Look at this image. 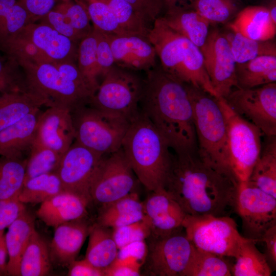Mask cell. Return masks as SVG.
<instances>
[{
    "label": "cell",
    "instance_id": "cell-29",
    "mask_svg": "<svg viewBox=\"0 0 276 276\" xmlns=\"http://www.w3.org/2000/svg\"><path fill=\"white\" fill-rule=\"evenodd\" d=\"M238 88H250L276 81V56H261L236 63Z\"/></svg>",
    "mask_w": 276,
    "mask_h": 276
},
{
    "label": "cell",
    "instance_id": "cell-53",
    "mask_svg": "<svg viewBox=\"0 0 276 276\" xmlns=\"http://www.w3.org/2000/svg\"><path fill=\"white\" fill-rule=\"evenodd\" d=\"M68 0H16L27 11L31 23L38 21L57 5Z\"/></svg>",
    "mask_w": 276,
    "mask_h": 276
},
{
    "label": "cell",
    "instance_id": "cell-11",
    "mask_svg": "<svg viewBox=\"0 0 276 276\" xmlns=\"http://www.w3.org/2000/svg\"><path fill=\"white\" fill-rule=\"evenodd\" d=\"M134 174L121 148L103 157L90 181V201L103 206L134 192Z\"/></svg>",
    "mask_w": 276,
    "mask_h": 276
},
{
    "label": "cell",
    "instance_id": "cell-14",
    "mask_svg": "<svg viewBox=\"0 0 276 276\" xmlns=\"http://www.w3.org/2000/svg\"><path fill=\"white\" fill-rule=\"evenodd\" d=\"M200 49L205 70L217 98H225L233 89L238 88L236 62L226 35L217 30L211 31Z\"/></svg>",
    "mask_w": 276,
    "mask_h": 276
},
{
    "label": "cell",
    "instance_id": "cell-21",
    "mask_svg": "<svg viewBox=\"0 0 276 276\" xmlns=\"http://www.w3.org/2000/svg\"><path fill=\"white\" fill-rule=\"evenodd\" d=\"M90 202L84 197L64 191L42 202L36 215L47 225L55 228L66 222L82 219L87 214Z\"/></svg>",
    "mask_w": 276,
    "mask_h": 276
},
{
    "label": "cell",
    "instance_id": "cell-54",
    "mask_svg": "<svg viewBox=\"0 0 276 276\" xmlns=\"http://www.w3.org/2000/svg\"><path fill=\"white\" fill-rule=\"evenodd\" d=\"M144 216V211H140L108 217H98L97 224L113 228L139 221L143 219Z\"/></svg>",
    "mask_w": 276,
    "mask_h": 276
},
{
    "label": "cell",
    "instance_id": "cell-10",
    "mask_svg": "<svg viewBox=\"0 0 276 276\" xmlns=\"http://www.w3.org/2000/svg\"><path fill=\"white\" fill-rule=\"evenodd\" d=\"M217 100L226 124L230 171L239 182L247 181L261 152L263 133L235 112L224 98Z\"/></svg>",
    "mask_w": 276,
    "mask_h": 276
},
{
    "label": "cell",
    "instance_id": "cell-55",
    "mask_svg": "<svg viewBox=\"0 0 276 276\" xmlns=\"http://www.w3.org/2000/svg\"><path fill=\"white\" fill-rule=\"evenodd\" d=\"M69 276H105L103 270L95 267L85 258L73 261L68 265Z\"/></svg>",
    "mask_w": 276,
    "mask_h": 276
},
{
    "label": "cell",
    "instance_id": "cell-17",
    "mask_svg": "<svg viewBox=\"0 0 276 276\" xmlns=\"http://www.w3.org/2000/svg\"><path fill=\"white\" fill-rule=\"evenodd\" d=\"M107 34L116 65L132 71L145 72L157 65L156 53L148 37Z\"/></svg>",
    "mask_w": 276,
    "mask_h": 276
},
{
    "label": "cell",
    "instance_id": "cell-38",
    "mask_svg": "<svg viewBox=\"0 0 276 276\" xmlns=\"http://www.w3.org/2000/svg\"><path fill=\"white\" fill-rule=\"evenodd\" d=\"M31 23L26 9L16 0H0V43Z\"/></svg>",
    "mask_w": 276,
    "mask_h": 276
},
{
    "label": "cell",
    "instance_id": "cell-1",
    "mask_svg": "<svg viewBox=\"0 0 276 276\" xmlns=\"http://www.w3.org/2000/svg\"><path fill=\"white\" fill-rule=\"evenodd\" d=\"M239 181L205 162L197 149L172 153L164 188L186 214L229 216Z\"/></svg>",
    "mask_w": 276,
    "mask_h": 276
},
{
    "label": "cell",
    "instance_id": "cell-39",
    "mask_svg": "<svg viewBox=\"0 0 276 276\" xmlns=\"http://www.w3.org/2000/svg\"><path fill=\"white\" fill-rule=\"evenodd\" d=\"M0 52L14 59L32 63H52V61L21 30L15 36L0 43Z\"/></svg>",
    "mask_w": 276,
    "mask_h": 276
},
{
    "label": "cell",
    "instance_id": "cell-32",
    "mask_svg": "<svg viewBox=\"0 0 276 276\" xmlns=\"http://www.w3.org/2000/svg\"><path fill=\"white\" fill-rule=\"evenodd\" d=\"M225 257L193 245L190 260L181 276H231L233 265Z\"/></svg>",
    "mask_w": 276,
    "mask_h": 276
},
{
    "label": "cell",
    "instance_id": "cell-51",
    "mask_svg": "<svg viewBox=\"0 0 276 276\" xmlns=\"http://www.w3.org/2000/svg\"><path fill=\"white\" fill-rule=\"evenodd\" d=\"M26 211L25 204L15 196L0 200V231H4Z\"/></svg>",
    "mask_w": 276,
    "mask_h": 276
},
{
    "label": "cell",
    "instance_id": "cell-34",
    "mask_svg": "<svg viewBox=\"0 0 276 276\" xmlns=\"http://www.w3.org/2000/svg\"><path fill=\"white\" fill-rule=\"evenodd\" d=\"M257 242L247 239L242 244L233 265L234 276H270L272 270L264 255L256 247Z\"/></svg>",
    "mask_w": 276,
    "mask_h": 276
},
{
    "label": "cell",
    "instance_id": "cell-19",
    "mask_svg": "<svg viewBox=\"0 0 276 276\" xmlns=\"http://www.w3.org/2000/svg\"><path fill=\"white\" fill-rule=\"evenodd\" d=\"M35 139L63 154L75 141L71 111L60 106H48L39 117Z\"/></svg>",
    "mask_w": 276,
    "mask_h": 276
},
{
    "label": "cell",
    "instance_id": "cell-27",
    "mask_svg": "<svg viewBox=\"0 0 276 276\" xmlns=\"http://www.w3.org/2000/svg\"><path fill=\"white\" fill-rule=\"evenodd\" d=\"M5 241L8 256V275L20 276L19 267L29 239L36 230L34 217L25 211L8 227Z\"/></svg>",
    "mask_w": 276,
    "mask_h": 276
},
{
    "label": "cell",
    "instance_id": "cell-48",
    "mask_svg": "<svg viewBox=\"0 0 276 276\" xmlns=\"http://www.w3.org/2000/svg\"><path fill=\"white\" fill-rule=\"evenodd\" d=\"M37 22L49 25L78 45L83 39L72 27L64 14L56 6Z\"/></svg>",
    "mask_w": 276,
    "mask_h": 276
},
{
    "label": "cell",
    "instance_id": "cell-9",
    "mask_svg": "<svg viewBox=\"0 0 276 276\" xmlns=\"http://www.w3.org/2000/svg\"><path fill=\"white\" fill-rule=\"evenodd\" d=\"M116 65L103 77L88 105L131 122L140 112L144 80Z\"/></svg>",
    "mask_w": 276,
    "mask_h": 276
},
{
    "label": "cell",
    "instance_id": "cell-20",
    "mask_svg": "<svg viewBox=\"0 0 276 276\" xmlns=\"http://www.w3.org/2000/svg\"><path fill=\"white\" fill-rule=\"evenodd\" d=\"M21 32L52 63L70 61L77 63L78 45L49 25L40 22L30 23Z\"/></svg>",
    "mask_w": 276,
    "mask_h": 276
},
{
    "label": "cell",
    "instance_id": "cell-33",
    "mask_svg": "<svg viewBox=\"0 0 276 276\" xmlns=\"http://www.w3.org/2000/svg\"><path fill=\"white\" fill-rule=\"evenodd\" d=\"M64 191L57 173L50 172L38 175L24 182L18 198L24 204L41 203Z\"/></svg>",
    "mask_w": 276,
    "mask_h": 276
},
{
    "label": "cell",
    "instance_id": "cell-25",
    "mask_svg": "<svg viewBox=\"0 0 276 276\" xmlns=\"http://www.w3.org/2000/svg\"><path fill=\"white\" fill-rule=\"evenodd\" d=\"M167 25L187 38L200 49L209 33V22L192 8L176 7L167 10L161 16Z\"/></svg>",
    "mask_w": 276,
    "mask_h": 276
},
{
    "label": "cell",
    "instance_id": "cell-7",
    "mask_svg": "<svg viewBox=\"0 0 276 276\" xmlns=\"http://www.w3.org/2000/svg\"><path fill=\"white\" fill-rule=\"evenodd\" d=\"M71 113L74 141L102 155L121 148L131 122L88 105L78 107Z\"/></svg>",
    "mask_w": 276,
    "mask_h": 276
},
{
    "label": "cell",
    "instance_id": "cell-5",
    "mask_svg": "<svg viewBox=\"0 0 276 276\" xmlns=\"http://www.w3.org/2000/svg\"><path fill=\"white\" fill-rule=\"evenodd\" d=\"M187 85L199 156L212 167L234 177L229 167L225 122L217 98L200 88Z\"/></svg>",
    "mask_w": 276,
    "mask_h": 276
},
{
    "label": "cell",
    "instance_id": "cell-15",
    "mask_svg": "<svg viewBox=\"0 0 276 276\" xmlns=\"http://www.w3.org/2000/svg\"><path fill=\"white\" fill-rule=\"evenodd\" d=\"M103 157L74 141L63 154L55 172L64 190L84 197L91 201L89 194L90 181Z\"/></svg>",
    "mask_w": 276,
    "mask_h": 276
},
{
    "label": "cell",
    "instance_id": "cell-6",
    "mask_svg": "<svg viewBox=\"0 0 276 276\" xmlns=\"http://www.w3.org/2000/svg\"><path fill=\"white\" fill-rule=\"evenodd\" d=\"M25 74L30 91L48 102V106H58L73 110L88 105L97 90L72 81L60 74L52 63H18Z\"/></svg>",
    "mask_w": 276,
    "mask_h": 276
},
{
    "label": "cell",
    "instance_id": "cell-44",
    "mask_svg": "<svg viewBox=\"0 0 276 276\" xmlns=\"http://www.w3.org/2000/svg\"><path fill=\"white\" fill-rule=\"evenodd\" d=\"M13 91L30 90L19 64L0 52V93Z\"/></svg>",
    "mask_w": 276,
    "mask_h": 276
},
{
    "label": "cell",
    "instance_id": "cell-22",
    "mask_svg": "<svg viewBox=\"0 0 276 276\" xmlns=\"http://www.w3.org/2000/svg\"><path fill=\"white\" fill-rule=\"evenodd\" d=\"M91 226L81 220L61 224L56 227L49 245L52 263L68 266L76 260Z\"/></svg>",
    "mask_w": 276,
    "mask_h": 276
},
{
    "label": "cell",
    "instance_id": "cell-57",
    "mask_svg": "<svg viewBox=\"0 0 276 276\" xmlns=\"http://www.w3.org/2000/svg\"><path fill=\"white\" fill-rule=\"evenodd\" d=\"M148 254V248L145 240L130 243L118 250L117 257L123 259L133 258L143 263Z\"/></svg>",
    "mask_w": 276,
    "mask_h": 276
},
{
    "label": "cell",
    "instance_id": "cell-49",
    "mask_svg": "<svg viewBox=\"0 0 276 276\" xmlns=\"http://www.w3.org/2000/svg\"><path fill=\"white\" fill-rule=\"evenodd\" d=\"M140 211H143V202H141L137 194L133 192L101 206L98 217H108Z\"/></svg>",
    "mask_w": 276,
    "mask_h": 276
},
{
    "label": "cell",
    "instance_id": "cell-30",
    "mask_svg": "<svg viewBox=\"0 0 276 276\" xmlns=\"http://www.w3.org/2000/svg\"><path fill=\"white\" fill-rule=\"evenodd\" d=\"M85 259L104 270L117 257L118 248L108 227L96 224L91 226Z\"/></svg>",
    "mask_w": 276,
    "mask_h": 276
},
{
    "label": "cell",
    "instance_id": "cell-18",
    "mask_svg": "<svg viewBox=\"0 0 276 276\" xmlns=\"http://www.w3.org/2000/svg\"><path fill=\"white\" fill-rule=\"evenodd\" d=\"M143 205L152 237L167 236L183 228L182 223L186 214L165 188L151 192Z\"/></svg>",
    "mask_w": 276,
    "mask_h": 276
},
{
    "label": "cell",
    "instance_id": "cell-12",
    "mask_svg": "<svg viewBox=\"0 0 276 276\" xmlns=\"http://www.w3.org/2000/svg\"><path fill=\"white\" fill-rule=\"evenodd\" d=\"M238 115L257 126L266 136H276V83L236 88L224 98Z\"/></svg>",
    "mask_w": 276,
    "mask_h": 276
},
{
    "label": "cell",
    "instance_id": "cell-52",
    "mask_svg": "<svg viewBox=\"0 0 276 276\" xmlns=\"http://www.w3.org/2000/svg\"><path fill=\"white\" fill-rule=\"evenodd\" d=\"M142 264L133 258H116L112 264L104 270L105 276L140 275V267Z\"/></svg>",
    "mask_w": 276,
    "mask_h": 276
},
{
    "label": "cell",
    "instance_id": "cell-8",
    "mask_svg": "<svg viewBox=\"0 0 276 276\" xmlns=\"http://www.w3.org/2000/svg\"><path fill=\"white\" fill-rule=\"evenodd\" d=\"M182 226L194 247L226 257L236 258L247 239L229 216L186 214Z\"/></svg>",
    "mask_w": 276,
    "mask_h": 276
},
{
    "label": "cell",
    "instance_id": "cell-45",
    "mask_svg": "<svg viewBox=\"0 0 276 276\" xmlns=\"http://www.w3.org/2000/svg\"><path fill=\"white\" fill-rule=\"evenodd\" d=\"M151 234V226L147 217L143 219L121 227L113 228V238L118 249L132 242L145 240Z\"/></svg>",
    "mask_w": 276,
    "mask_h": 276
},
{
    "label": "cell",
    "instance_id": "cell-61",
    "mask_svg": "<svg viewBox=\"0 0 276 276\" xmlns=\"http://www.w3.org/2000/svg\"><path fill=\"white\" fill-rule=\"evenodd\" d=\"M76 3H79V0H74Z\"/></svg>",
    "mask_w": 276,
    "mask_h": 276
},
{
    "label": "cell",
    "instance_id": "cell-2",
    "mask_svg": "<svg viewBox=\"0 0 276 276\" xmlns=\"http://www.w3.org/2000/svg\"><path fill=\"white\" fill-rule=\"evenodd\" d=\"M146 73L140 111L174 152L197 150L193 108L187 83L157 65Z\"/></svg>",
    "mask_w": 276,
    "mask_h": 276
},
{
    "label": "cell",
    "instance_id": "cell-59",
    "mask_svg": "<svg viewBox=\"0 0 276 276\" xmlns=\"http://www.w3.org/2000/svg\"><path fill=\"white\" fill-rule=\"evenodd\" d=\"M195 0H164L167 10L176 8H191Z\"/></svg>",
    "mask_w": 276,
    "mask_h": 276
},
{
    "label": "cell",
    "instance_id": "cell-42",
    "mask_svg": "<svg viewBox=\"0 0 276 276\" xmlns=\"http://www.w3.org/2000/svg\"><path fill=\"white\" fill-rule=\"evenodd\" d=\"M86 10L93 26L108 34H127L111 12L106 0H79Z\"/></svg>",
    "mask_w": 276,
    "mask_h": 276
},
{
    "label": "cell",
    "instance_id": "cell-46",
    "mask_svg": "<svg viewBox=\"0 0 276 276\" xmlns=\"http://www.w3.org/2000/svg\"><path fill=\"white\" fill-rule=\"evenodd\" d=\"M56 7L65 15L72 27L84 38L93 29L90 19L84 7L74 0H68Z\"/></svg>",
    "mask_w": 276,
    "mask_h": 276
},
{
    "label": "cell",
    "instance_id": "cell-24",
    "mask_svg": "<svg viewBox=\"0 0 276 276\" xmlns=\"http://www.w3.org/2000/svg\"><path fill=\"white\" fill-rule=\"evenodd\" d=\"M234 32L256 40H268L276 33V24L272 21L267 7L251 6L241 9L229 24Z\"/></svg>",
    "mask_w": 276,
    "mask_h": 276
},
{
    "label": "cell",
    "instance_id": "cell-56",
    "mask_svg": "<svg viewBox=\"0 0 276 276\" xmlns=\"http://www.w3.org/2000/svg\"><path fill=\"white\" fill-rule=\"evenodd\" d=\"M260 241L264 243L265 252L264 255L271 270H275L276 225L270 227L265 231Z\"/></svg>",
    "mask_w": 276,
    "mask_h": 276
},
{
    "label": "cell",
    "instance_id": "cell-47",
    "mask_svg": "<svg viewBox=\"0 0 276 276\" xmlns=\"http://www.w3.org/2000/svg\"><path fill=\"white\" fill-rule=\"evenodd\" d=\"M93 29L97 39V75L103 77L115 65L114 58L107 34Z\"/></svg>",
    "mask_w": 276,
    "mask_h": 276
},
{
    "label": "cell",
    "instance_id": "cell-28",
    "mask_svg": "<svg viewBox=\"0 0 276 276\" xmlns=\"http://www.w3.org/2000/svg\"><path fill=\"white\" fill-rule=\"evenodd\" d=\"M266 137L247 181L276 198V136Z\"/></svg>",
    "mask_w": 276,
    "mask_h": 276
},
{
    "label": "cell",
    "instance_id": "cell-58",
    "mask_svg": "<svg viewBox=\"0 0 276 276\" xmlns=\"http://www.w3.org/2000/svg\"><path fill=\"white\" fill-rule=\"evenodd\" d=\"M7 256L8 252L4 230L0 231V276L8 275L7 270Z\"/></svg>",
    "mask_w": 276,
    "mask_h": 276
},
{
    "label": "cell",
    "instance_id": "cell-35",
    "mask_svg": "<svg viewBox=\"0 0 276 276\" xmlns=\"http://www.w3.org/2000/svg\"><path fill=\"white\" fill-rule=\"evenodd\" d=\"M28 153L24 182L42 174L55 172L63 155L45 146L36 139Z\"/></svg>",
    "mask_w": 276,
    "mask_h": 276
},
{
    "label": "cell",
    "instance_id": "cell-16",
    "mask_svg": "<svg viewBox=\"0 0 276 276\" xmlns=\"http://www.w3.org/2000/svg\"><path fill=\"white\" fill-rule=\"evenodd\" d=\"M192 249L193 245L181 231L153 238L147 254L150 272L155 276H181Z\"/></svg>",
    "mask_w": 276,
    "mask_h": 276
},
{
    "label": "cell",
    "instance_id": "cell-4",
    "mask_svg": "<svg viewBox=\"0 0 276 276\" xmlns=\"http://www.w3.org/2000/svg\"><path fill=\"white\" fill-rule=\"evenodd\" d=\"M148 39L165 72L217 98L205 70L199 48L169 27L161 16L153 24Z\"/></svg>",
    "mask_w": 276,
    "mask_h": 276
},
{
    "label": "cell",
    "instance_id": "cell-40",
    "mask_svg": "<svg viewBox=\"0 0 276 276\" xmlns=\"http://www.w3.org/2000/svg\"><path fill=\"white\" fill-rule=\"evenodd\" d=\"M240 0H195L191 8L210 24H224L241 10Z\"/></svg>",
    "mask_w": 276,
    "mask_h": 276
},
{
    "label": "cell",
    "instance_id": "cell-13",
    "mask_svg": "<svg viewBox=\"0 0 276 276\" xmlns=\"http://www.w3.org/2000/svg\"><path fill=\"white\" fill-rule=\"evenodd\" d=\"M234 211L242 220L244 237L256 242L276 225V198L248 181L239 183Z\"/></svg>",
    "mask_w": 276,
    "mask_h": 276
},
{
    "label": "cell",
    "instance_id": "cell-60",
    "mask_svg": "<svg viewBox=\"0 0 276 276\" xmlns=\"http://www.w3.org/2000/svg\"><path fill=\"white\" fill-rule=\"evenodd\" d=\"M271 19L273 22L276 24V5L275 1H273L269 8H267Z\"/></svg>",
    "mask_w": 276,
    "mask_h": 276
},
{
    "label": "cell",
    "instance_id": "cell-31",
    "mask_svg": "<svg viewBox=\"0 0 276 276\" xmlns=\"http://www.w3.org/2000/svg\"><path fill=\"white\" fill-rule=\"evenodd\" d=\"M49 246L35 230L31 235L22 256L20 276H44L51 268Z\"/></svg>",
    "mask_w": 276,
    "mask_h": 276
},
{
    "label": "cell",
    "instance_id": "cell-26",
    "mask_svg": "<svg viewBox=\"0 0 276 276\" xmlns=\"http://www.w3.org/2000/svg\"><path fill=\"white\" fill-rule=\"evenodd\" d=\"M48 105L45 99L30 91L0 93V131Z\"/></svg>",
    "mask_w": 276,
    "mask_h": 276
},
{
    "label": "cell",
    "instance_id": "cell-23",
    "mask_svg": "<svg viewBox=\"0 0 276 276\" xmlns=\"http://www.w3.org/2000/svg\"><path fill=\"white\" fill-rule=\"evenodd\" d=\"M41 112L38 109L0 131V156L24 158L35 139Z\"/></svg>",
    "mask_w": 276,
    "mask_h": 276
},
{
    "label": "cell",
    "instance_id": "cell-3",
    "mask_svg": "<svg viewBox=\"0 0 276 276\" xmlns=\"http://www.w3.org/2000/svg\"><path fill=\"white\" fill-rule=\"evenodd\" d=\"M121 148L146 189L151 192L164 188L171 162V148L141 111L131 122Z\"/></svg>",
    "mask_w": 276,
    "mask_h": 276
},
{
    "label": "cell",
    "instance_id": "cell-36",
    "mask_svg": "<svg viewBox=\"0 0 276 276\" xmlns=\"http://www.w3.org/2000/svg\"><path fill=\"white\" fill-rule=\"evenodd\" d=\"M26 158L0 156V200L18 196L22 187Z\"/></svg>",
    "mask_w": 276,
    "mask_h": 276
},
{
    "label": "cell",
    "instance_id": "cell-41",
    "mask_svg": "<svg viewBox=\"0 0 276 276\" xmlns=\"http://www.w3.org/2000/svg\"><path fill=\"white\" fill-rule=\"evenodd\" d=\"M111 12L127 34H135L148 38L151 27L136 13L126 0H106Z\"/></svg>",
    "mask_w": 276,
    "mask_h": 276
},
{
    "label": "cell",
    "instance_id": "cell-43",
    "mask_svg": "<svg viewBox=\"0 0 276 276\" xmlns=\"http://www.w3.org/2000/svg\"><path fill=\"white\" fill-rule=\"evenodd\" d=\"M77 64L82 75L98 88L99 84L97 71V39L94 29L78 44Z\"/></svg>",
    "mask_w": 276,
    "mask_h": 276
},
{
    "label": "cell",
    "instance_id": "cell-37",
    "mask_svg": "<svg viewBox=\"0 0 276 276\" xmlns=\"http://www.w3.org/2000/svg\"><path fill=\"white\" fill-rule=\"evenodd\" d=\"M226 36L236 63H243L261 56H276L275 43L270 40H256L234 32Z\"/></svg>",
    "mask_w": 276,
    "mask_h": 276
},
{
    "label": "cell",
    "instance_id": "cell-50",
    "mask_svg": "<svg viewBox=\"0 0 276 276\" xmlns=\"http://www.w3.org/2000/svg\"><path fill=\"white\" fill-rule=\"evenodd\" d=\"M137 15L149 27L160 17L164 6V0H126Z\"/></svg>",
    "mask_w": 276,
    "mask_h": 276
}]
</instances>
